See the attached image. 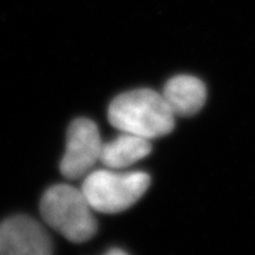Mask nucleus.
<instances>
[{
    "label": "nucleus",
    "instance_id": "1",
    "mask_svg": "<svg viewBox=\"0 0 255 255\" xmlns=\"http://www.w3.org/2000/svg\"><path fill=\"white\" fill-rule=\"evenodd\" d=\"M108 119L121 132L152 139L174 130L175 115L163 95L151 89H136L117 96L111 102Z\"/></svg>",
    "mask_w": 255,
    "mask_h": 255
},
{
    "label": "nucleus",
    "instance_id": "2",
    "mask_svg": "<svg viewBox=\"0 0 255 255\" xmlns=\"http://www.w3.org/2000/svg\"><path fill=\"white\" fill-rule=\"evenodd\" d=\"M92 212L82 189L69 184L50 187L40 200L44 221L76 244L90 240L97 232V221Z\"/></svg>",
    "mask_w": 255,
    "mask_h": 255
},
{
    "label": "nucleus",
    "instance_id": "3",
    "mask_svg": "<svg viewBox=\"0 0 255 255\" xmlns=\"http://www.w3.org/2000/svg\"><path fill=\"white\" fill-rule=\"evenodd\" d=\"M149 186L150 176L143 171L117 173L105 169L89 173L81 189L96 212L116 214L135 205Z\"/></svg>",
    "mask_w": 255,
    "mask_h": 255
},
{
    "label": "nucleus",
    "instance_id": "4",
    "mask_svg": "<svg viewBox=\"0 0 255 255\" xmlns=\"http://www.w3.org/2000/svg\"><path fill=\"white\" fill-rule=\"evenodd\" d=\"M102 142L97 124L89 119H77L70 124L66 149L60 161V173L69 180L85 177L100 161Z\"/></svg>",
    "mask_w": 255,
    "mask_h": 255
},
{
    "label": "nucleus",
    "instance_id": "5",
    "mask_svg": "<svg viewBox=\"0 0 255 255\" xmlns=\"http://www.w3.org/2000/svg\"><path fill=\"white\" fill-rule=\"evenodd\" d=\"M53 245L40 223L17 215L0 223V255H49Z\"/></svg>",
    "mask_w": 255,
    "mask_h": 255
},
{
    "label": "nucleus",
    "instance_id": "6",
    "mask_svg": "<svg viewBox=\"0 0 255 255\" xmlns=\"http://www.w3.org/2000/svg\"><path fill=\"white\" fill-rule=\"evenodd\" d=\"M162 95L175 116L188 117L202 109L207 100V89L201 79L180 75L169 79Z\"/></svg>",
    "mask_w": 255,
    "mask_h": 255
},
{
    "label": "nucleus",
    "instance_id": "7",
    "mask_svg": "<svg viewBox=\"0 0 255 255\" xmlns=\"http://www.w3.org/2000/svg\"><path fill=\"white\" fill-rule=\"evenodd\" d=\"M151 152L150 139L122 132L102 144L100 161L109 169H123L141 161Z\"/></svg>",
    "mask_w": 255,
    "mask_h": 255
},
{
    "label": "nucleus",
    "instance_id": "8",
    "mask_svg": "<svg viewBox=\"0 0 255 255\" xmlns=\"http://www.w3.org/2000/svg\"><path fill=\"white\" fill-rule=\"evenodd\" d=\"M107 254H109V255H116V254L123 255V254H127V252L123 251V250H120V248H113V250L108 251Z\"/></svg>",
    "mask_w": 255,
    "mask_h": 255
}]
</instances>
